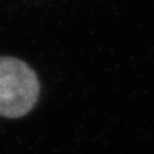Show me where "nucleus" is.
<instances>
[{"mask_svg": "<svg viewBox=\"0 0 154 154\" xmlns=\"http://www.w3.org/2000/svg\"><path fill=\"white\" fill-rule=\"evenodd\" d=\"M38 96L39 81L34 70L18 58L0 57V116H24Z\"/></svg>", "mask_w": 154, "mask_h": 154, "instance_id": "obj_1", "label": "nucleus"}]
</instances>
